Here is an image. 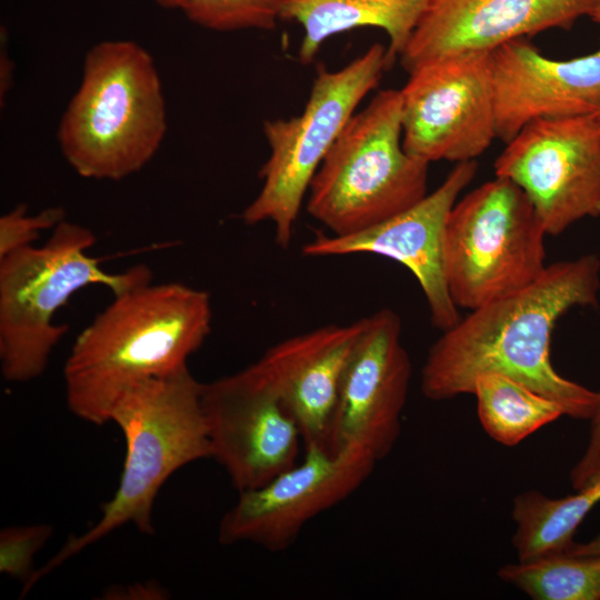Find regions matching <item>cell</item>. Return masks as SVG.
<instances>
[{"label":"cell","mask_w":600,"mask_h":600,"mask_svg":"<svg viewBox=\"0 0 600 600\" xmlns=\"http://www.w3.org/2000/svg\"><path fill=\"white\" fill-rule=\"evenodd\" d=\"M599 289L600 260L587 254L548 264L527 287L471 310L430 347L422 394L452 399L471 393L480 374L500 373L556 401L564 416L590 420L598 391L562 377L550 348L558 320L574 307L597 304Z\"/></svg>","instance_id":"1"},{"label":"cell","mask_w":600,"mask_h":600,"mask_svg":"<svg viewBox=\"0 0 600 600\" xmlns=\"http://www.w3.org/2000/svg\"><path fill=\"white\" fill-rule=\"evenodd\" d=\"M210 294L180 282L114 296L77 337L63 368L66 400L78 418L110 422L132 387L187 366L211 331Z\"/></svg>","instance_id":"2"},{"label":"cell","mask_w":600,"mask_h":600,"mask_svg":"<svg viewBox=\"0 0 600 600\" xmlns=\"http://www.w3.org/2000/svg\"><path fill=\"white\" fill-rule=\"evenodd\" d=\"M167 130L164 91L150 52L129 39L92 46L57 128L69 166L86 179H124L156 156Z\"/></svg>","instance_id":"3"},{"label":"cell","mask_w":600,"mask_h":600,"mask_svg":"<svg viewBox=\"0 0 600 600\" xmlns=\"http://www.w3.org/2000/svg\"><path fill=\"white\" fill-rule=\"evenodd\" d=\"M202 383L188 366L143 381L116 403L110 422L126 439L119 486L94 526L72 536L22 587L27 594L41 578L124 524L152 534V508L163 483L180 468L211 458L201 402Z\"/></svg>","instance_id":"4"},{"label":"cell","mask_w":600,"mask_h":600,"mask_svg":"<svg viewBox=\"0 0 600 600\" xmlns=\"http://www.w3.org/2000/svg\"><path fill=\"white\" fill-rule=\"evenodd\" d=\"M94 233L63 220L42 246L0 258V366L4 380L27 382L41 376L69 327L54 314L84 287L100 284L113 296L151 282L144 264L120 273L103 270L88 254Z\"/></svg>","instance_id":"5"},{"label":"cell","mask_w":600,"mask_h":600,"mask_svg":"<svg viewBox=\"0 0 600 600\" xmlns=\"http://www.w3.org/2000/svg\"><path fill=\"white\" fill-rule=\"evenodd\" d=\"M429 164L403 148L400 90H381L349 119L317 170L307 211L332 236L363 231L428 194Z\"/></svg>","instance_id":"6"},{"label":"cell","mask_w":600,"mask_h":600,"mask_svg":"<svg viewBox=\"0 0 600 600\" xmlns=\"http://www.w3.org/2000/svg\"><path fill=\"white\" fill-rule=\"evenodd\" d=\"M389 68L387 48L373 43L344 67L320 69L302 112L263 121L270 153L259 172L263 180L241 219L271 222L276 242L287 248L310 183L349 119Z\"/></svg>","instance_id":"7"},{"label":"cell","mask_w":600,"mask_h":600,"mask_svg":"<svg viewBox=\"0 0 600 600\" xmlns=\"http://www.w3.org/2000/svg\"><path fill=\"white\" fill-rule=\"evenodd\" d=\"M547 236L523 190L496 176L453 206L444 236V276L457 308L478 309L544 271Z\"/></svg>","instance_id":"8"},{"label":"cell","mask_w":600,"mask_h":600,"mask_svg":"<svg viewBox=\"0 0 600 600\" xmlns=\"http://www.w3.org/2000/svg\"><path fill=\"white\" fill-rule=\"evenodd\" d=\"M400 90L402 144L412 157L472 161L497 138L491 52L427 62Z\"/></svg>","instance_id":"9"},{"label":"cell","mask_w":600,"mask_h":600,"mask_svg":"<svg viewBox=\"0 0 600 600\" xmlns=\"http://www.w3.org/2000/svg\"><path fill=\"white\" fill-rule=\"evenodd\" d=\"M519 186L547 234L600 216V120L597 114L527 124L494 161Z\"/></svg>","instance_id":"10"},{"label":"cell","mask_w":600,"mask_h":600,"mask_svg":"<svg viewBox=\"0 0 600 600\" xmlns=\"http://www.w3.org/2000/svg\"><path fill=\"white\" fill-rule=\"evenodd\" d=\"M376 464L358 451L304 448L300 462L257 489L239 492L219 522V542L283 552L311 520L354 493Z\"/></svg>","instance_id":"11"},{"label":"cell","mask_w":600,"mask_h":600,"mask_svg":"<svg viewBox=\"0 0 600 600\" xmlns=\"http://www.w3.org/2000/svg\"><path fill=\"white\" fill-rule=\"evenodd\" d=\"M401 331V319L391 309L363 318L341 378L329 452L358 451L378 463L392 451L412 374Z\"/></svg>","instance_id":"12"},{"label":"cell","mask_w":600,"mask_h":600,"mask_svg":"<svg viewBox=\"0 0 600 600\" xmlns=\"http://www.w3.org/2000/svg\"><path fill=\"white\" fill-rule=\"evenodd\" d=\"M201 402L211 458L238 493L263 486L297 463L299 426L250 366L202 383Z\"/></svg>","instance_id":"13"},{"label":"cell","mask_w":600,"mask_h":600,"mask_svg":"<svg viewBox=\"0 0 600 600\" xmlns=\"http://www.w3.org/2000/svg\"><path fill=\"white\" fill-rule=\"evenodd\" d=\"M477 170L476 160L458 162L434 191L409 209L353 234H318L302 252L308 257L371 253L399 262L417 279L433 327L448 330L460 316L444 276L446 228L453 206Z\"/></svg>","instance_id":"14"},{"label":"cell","mask_w":600,"mask_h":600,"mask_svg":"<svg viewBox=\"0 0 600 600\" xmlns=\"http://www.w3.org/2000/svg\"><path fill=\"white\" fill-rule=\"evenodd\" d=\"M597 0H430L403 52L409 73L420 66L501 44L549 29L569 30L591 16Z\"/></svg>","instance_id":"15"},{"label":"cell","mask_w":600,"mask_h":600,"mask_svg":"<svg viewBox=\"0 0 600 600\" xmlns=\"http://www.w3.org/2000/svg\"><path fill=\"white\" fill-rule=\"evenodd\" d=\"M497 138L508 143L527 124L600 112V46L569 60L543 56L524 38L491 51Z\"/></svg>","instance_id":"16"},{"label":"cell","mask_w":600,"mask_h":600,"mask_svg":"<svg viewBox=\"0 0 600 600\" xmlns=\"http://www.w3.org/2000/svg\"><path fill=\"white\" fill-rule=\"evenodd\" d=\"M363 319L329 324L270 347L250 364L297 421L304 448L328 450L339 387Z\"/></svg>","instance_id":"17"},{"label":"cell","mask_w":600,"mask_h":600,"mask_svg":"<svg viewBox=\"0 0 600 600\" xmlns=\"http://www.w3.org/2000/svg\"><path fill=\"white\" fill-rule=\"evenodd\" d=\"M430 0H284L281 19L303 29L298 51L301 63L313 61L330 37L362 27L383 30L389 38L387 60L392 67L403 52Z\"/></svg>","instance_id":"18"},{"label":"cell","mask_w":600,"mask_h":600,"mask_svg":"<svg viewBox=\"0 0 600 600\" xmlns=\"http://www.w3.org/2000/svg\"><path fill=\"white\" fill-rule=\"evenodd\" d=\"M599 502L600 473L577 489V493L563 498H551L537 490L518 494L511 512L518 560L567 551L577 528Z\"/></svg>","instance_id":"19"},{"label":"cell","mask_w":600,"mask_h":600,"mask_svg":"<svg viewBox=\"0 0 600 600\" xmlns=\"http://www.w3.org/2000/svg\"><path fill=\"white\" fill-rule=\"evenodd\" d=\"M478 418L496 442L512 447L564 416L553 400L500 373L480 374L473 383Z\"/></svg>","instance_id":"20"},{"label":"cell","mask_w":600,"mask_h":600,"mask_svg":"<svg viewBox=\"0 0 600 600\" xmlns=\"http://www.w3.org/2000/svg\"><path fill=\"white\" fill-rule=\"evenodd\" d=\"M498 577L534 600H600V553H551L501 567Z\"/></svg>","instance_id":"21"},{"label":"cell","mask_w":600,"mask_h":600,"mask_svg":"<svg viewBox=\"0 0 600 600\" xmlns=\"http://www.w3.org/2000/svg\"><path fill=\"white\" fill-rule=\"evenodd\" d=\"M284 0H188L182 12L194 24L218 32L272 30Z\"/></svg>","instance_id":"22"},{"label":"cell","mask_w":600,"mask_h":600,"mask_svg":"<svg viewBox=\"0 0 600 600\" xmlns=\"http://www.w3.org/2000/svg\"><path fill=\"white\" fill-rule=\"evenodd\" d=\"M52 534L49 524L7 527L0 532V572L23 584L33 574V559Z\"/></svg>","instance_id":"23"},{"label":"cell","mask_w":600,"mask_h":600,"mask_svg":"<svg viewBox=\"0 0 600 600\" xmlns=\"http://www.w3.org/2000/svg\"><path fill=\"white\" fill-rule=\"evenodd\" d=\"M63 220L64 211L58 207L28 214L24 204L17 206L0 218V258L31 246L42 231L54 229Z\"/></svg>","instance_id":"24"},{"label":"cell","mask_w":600,"mask_h":600,"mask_svg":"<svg viewBox=\"0 0 600 600\" xmlns=\"http://www.w3.org/2000/svg\"><path fill=\"white\" fill-rule=\"evenodd\" d=\"M590 421V438L587 449L570 473V480L576 490L600 473V390L598 391L596 411Z\"/></svg>","instance_id":"25"},{"label":"cell","mask_w":600,"mask_h":600,"mask_svg":"<svg viewBox=\"0 0 600 600\" xmlns=\"http://www.w3.org/2000/svg\"><path fill=\"white\" fill-rule=\"evenodd\" d=\"M106 596H109V599H163L164 590L156 583L147 582L113 588Z\"/></svg>","instance_id":"26"},{"label":"cell","mask_w":600,"mask_h":600,"mask_svg":"<svg viewBox=\"0 0 600 600\" xmlns=\"http://www.w3.org/2000/svg\"><path fill=\"white\" fill-rule=\"evenodd\" d=\"M7 38H3L1 32V48H0V102L3 104L12 84L14 66L13 61L9 57L7 48Z\"/></svg>","instance_id":"27"},{"label":"cell","mask_w":600,"mask_h":600,"mask_svg":"<svg viewBox=\"0 0 600 600\" xmlns=\"http://www.w3.org/2000/svg\"><path fill=\"white\" fill-rule=\"evenodd\" d=\"M570 554L587 556L600 553V534L584 543H572L566 551Z\"/></svg>","instance_id":"28"},{"label":"cell","mask_w":600,"mask_h":600,"mask_svg":"<svg viewBox=\"0 0 600 600\" xmlns=\"http://www.w3.org/2000/svg\"><path fill=\"white\" fill-rule=\"evenodd\" d=\"M157 6L168 10L182 11L188 0H152Z\"/></svg>","instance_id":"29"},{"label":"cell","mask_w":600,"mask_h":600,"mask_svg":"<svg viewBox=\"0 0 600 600\" xmlns=\"http://www.w3.org/2000/svg\"><path fill=\"white\" fill-rule=\"evenodd\" d=\"M591 20L600 24V0H597L596 7L590 16Z\"/></svg>","instance_id":"30"},{"label":"cell","mask_w":600,"mask_h":600,"mask_svg":"<svg viewBox=\"0 0 600 600\" xmlns=\"http://www.w3.org/2000/svg\"><path fill=\"white\" fill-rule=\"evenodd\" d=\"M597 116H598V118H599V120H600V112H599Z\"/></svg>","instance_id":"31"}]
</instances>
